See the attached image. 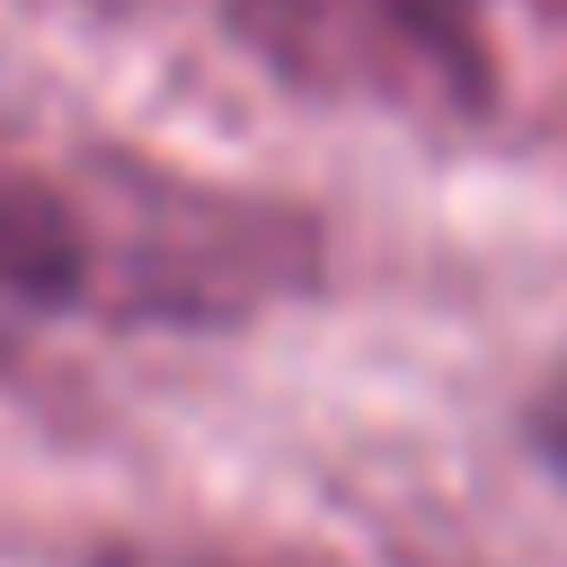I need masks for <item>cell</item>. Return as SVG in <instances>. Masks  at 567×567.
Wrapping results in <instances>:
<instances>
[{
  "label": "cell",
  "mask_w": 567,
  "mask_h": 567,
  "mask_svg": "<svg viewBox=\"0 0 567 567\" xmlns=\"http://www.w3.org/2000/svg\"><path fill=\"white\" fill-rule=\"evenodd\" d=\"M97 292V239L89 204L35 177H0V301L9 310H62Z\"/></svg>",
  "instance_id": "3"
},
{
  "label": "cell",
  "mask_w": 567,
  "mask_h": 567,
  "mask_svg": "<svg viewBox=\"0 0 567 567\" xmlns=\"http://www.w3.org/2000/svg\"><path fill=\"white\" fill-rule=\"evenodd\" d=\"M443 9H461V0H443Z\"/></svg>",
  "instance_id": "5"
},
{
  "label": "cell",
  "mask_w": 567,
  "mask_h": 567,
  "mask_svg": "<svg viewBox=\"0 0 567 567\" xmlns=\"http://www.w3.org/2000/svg\"><path fill=\"white\" fill-rule=\"evenodd\" d=\"M89 239H97V292L124 319L168 328H239L248 310L310 292L319 275V230L292 204L133 159H115L106 204H89Z\"/></svg>",
  "instance_id": "1"
},
{
  "label": "cell",
  "mask_w": 567,
  "mask_h": 567,
  "mask_svg": "<svg viewBox=\"0 0 567 567\" xmlns=\"http://www.w3.org/2000/svg\"><path fill=\"white\" fill-rule=\"evenodd\" d=\"M532 452H540V461L567 478V390H549V399L532 408Z\"/></svg>",
  "instance_id": "4"
},
{
  "label": "cell",
  "mask_w": 567,
  "mask_h": 567,
  "mask_svg": "<svg viewBox=\"0 0 567 567\" xmlns=\"http://www.w3.org/2000/svg\"><path fill=\"white\" fill-rule=\"evenodd\" d=\"M230 27L292 89L399 97L452 115L487 106V53L443 0H230Z\"/></svg>",
  "instance_id": "2"
}]
</instances>
